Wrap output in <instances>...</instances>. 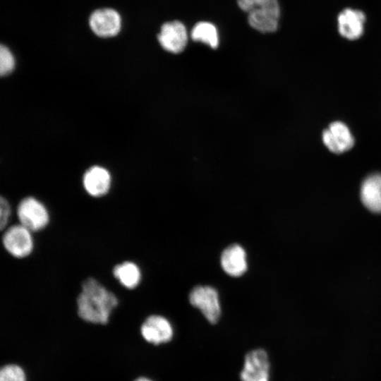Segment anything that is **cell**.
Listing matches in <instances>:
<instances>
[{
	"instance_id": "6da1fadb",
	"label": "cell",
	"mask_w": 381,
	"mask_h": 381,
	"mask_svg": "<svg viewBox=\"0 0 381 381\" xmlns=\"http://www.w3.org/2000/svg\"><path fill=\"white\" fill-rule=\"evenodd\" d=\"M117 305L115 294L95 278H87L83 282L77 298V307L78 314L83 320L94 324H107Z\"/></svg>"
},
{
	"instance_id": "7a4b0ae2",
	"label": "cell",
	"mask_w": 381,
	"mask_h": 381,
	"mask_svg": "<svg viewBox=\"0 0 381 381\" xmlns=\"http://www.w3.org/2000/svg\"><path fill=\"white\" fill-rule=\"evenodd\" d=\"M237 4L248 13V23L255 30L266 33L277 29L280 16L278 0H237Z\"/></svg>"
},
{
	"instance_id": "3957f363",
	"label": "cell",
	"mask_w": 381,
	"mask_h": 381,
	"mask_svg": "<svg viewBox=\"0 0 381 381\" xmlns=\"http://www.w3.org/2000/svg\"><path fill=\"white\" fill-rule=\"evenodd\" d=\"M17 214L20 224L31 231L43 229L49 222L46 207L33 197H26L19 202Z\"/></svg>"
},
{
	"instance_id": "277c9868",
	"label": "cell",
	"mask_w": 381,
	"mask_h": 381,
	"mask_svg": "<svg viewBox=\"0 0 381 381\" xmlns=\"http://www.w3.org/2000/svg\"><path fill=\"white\" fill-rule=\"evenodd\" d=\"M189 302L198 308L211 324L218 322L221 315V306L217 291L208 286H198L192 289Z\"/></svg>"
},
{
	"instance_id": "5b68a950",
	"label": "cell",
	"mask_w": 381,
	"mask_h": 381,
	"mask_svg": "<svg viewBox=\"0 0 381 381\" xmlns=\"http://www.w3.org/2000/svg\"><path fill=\"white\" fill-rule=\"evenodd\" d=\"M239 377L241 381L270 380V362L265 349H253L245 355Z\"/></svg>"
},
{
	"instance_id": "8992f818",
	"label": "cell",
	"mask_w": 381,
	"mask_h": 381,
	"mask_svg": "<svg viewBox=\"0 0 381 381\" xmlns=\"http://www.w3.org/2000/svg\"><path fill=\"white\" fill-rule=\"evenodd\" d=\"M31 232L20 224L8 227L2 237L4 247L15 258L27 257L32 253L34 246Z\"/></svg>"
},
{
	"instance_id": "52a82bcc",
	"label": "cell",
	"mask_w": 381,
	"mask_h": 381,
	"mask_svg": "<svg viewBox=\"0 0 381 381\" xmlns=\"http://www.w3.org/2000/svg\"><path fill=\"white\" fill-rule=\"evenodd\" d=\"M140 332L144 339L154 345L170 342L174 336V329L166 318L152 315L141 325Z\"/></svg>"
},
{
	"instance_id": "ba28073f",
	"label": "cell",
	"mask_w": 381,
	"mask_h": 381,
	"mask_svg": "<svg viewBox=\"0 0 381 381\" xmlns=\"http://www.w3.org/2000/svg\"><path fill=\"white\" fill-rule=\"evenodd\" d=\"M89 25L96 35L101 37H109L119 32L121 18L119 13L113 8H99L91 13Z\"/></svg>"
},
{
	"instance_id": "9c48e42d",
	"label": "cell",
	"mask_w": 381,
	"mask_h": 381,
	"mask_svg": "<svg viewBox=\"0 0 381 381\" xmlns=\"http://www.w3.org/2000/svg\"><path fill=\"white\" fill-rule=\"evenodd\" d=\"M157 39L163 49L177 54L186 47L188 40L187 31L180 21L167 22L162 25Z\"/></svg>"
},
{
	"instance_id": "30bf717a",
	"label": "cell",
	"mask_w": 381,
	"mask_h": 381,
	"mask_svg": "<svg viewBox=\"0 0 381 381\" xmlns=\"http://www.w3.org/2000/svg\"><path fill=\"white\" fill-rule=\"evenodd\" d=\"M322 141L331 152L336 154L350 150L354 144V138L349 128L341 121L332 123L323 131Z\"/></svg>"
},
{
	"instance_id": "8fae6325",
	"label": "cell",
	"mask_w": 381,
	"mask_h": 381,
	"mask_svg": "<svg viewBox=\"0 0 381 381\" xmlns=\"http://www.w3.org/2000/svg\"><path fill=\"white\" fill-rule=\"evenodd\" d=\"M359 196L367 210L381 214V173L370 174L363 180Z\"/></svg>"
},
{
	"instance_id": "7c38bea8",
	"label": "cell",
	"mask_w": 381,
	"mask_h": 381,
	"mask_svg": "<svg viewBox=\"0 0 381 381\" xmlns=\"http://www.w3.org/2000/svg\"><path fill=\"white\" fill-rule=\"evenodd\" d=\"M111 183L109 172L99 166L89 168L83 178V184L85 191L95 198L106 195L110 189Z\"/></svg>"
},
{
	"instance_id": "4fadbf2b",
	"label": "cell",
	"mask_w": 381,
	"mask_h": 381,
	"mask_svg": "<svg viewBox=\"0 0 381 381\" xmlns=\"http://www.w3.org/2000/svg\"><path fill=\"white\" fill-rule=\"evenodd\" d=\"M365 14L352 8L344 9L338 16V29L340 35L351 40L359 38L363 32Z\"/></svg>"
},
{
	"instance_id": "5bb4252c",
	"label": "cell",
	"mask_w": 381,
	"mask_h": 381,
	"mask_svg": "<svg viewBox=\"0 0 381 381\" xmlns=\"http://www.w3.org/2000/svg\"><path fill=\"white\" fill-rule=\"evenodd\" d=\"M221 265L224 272L232 277H239L244 274L247 270L244 249L238 244L228 246L222 254Z\"/></svg>"
},
{
	"instance_id": "9a60e30c",
	"label": "cell",
	"mask_w": 381,
	"mask_h": 381,
	"mask_svg": "<svg viewBox=\"0 0 381 381\" xmlns=\"http://www.w3.org/2000/svg\"><path fill=\"white\" fill-rule=\"evenodd\" d=\"M114 277L124 287L135 288L141 279V272L138 265L130 261L116 265L113 269Z\"/></svg>"
},
{
	"instance_id": "2e32d148",
	"label": "cell",
	"mask_w": 381,
	"mask_h": 381,
	"mask_svg": "<svg viewBox=\"0 0 381 381\" xmlns=\"http://www.w3.org/2000/svg\"><path fill=\"white\" fill-rule=\"evenodd\" d=\"M191 37L193 40L204 42L213 49L217 48L219 44L216 27L206 21L199 22L195 25L191 31Z\"/></svg>"
},
{
	"instance_id": "e0dca14e",
	"label": "cell",
	"mask_w": 381,
	"mask_h": 381,
	"mask_svg": "<svg viewBox=\"0 0 381 381\" xmlns=\"http://www.w3.org/2000/svg\"><path fill=\"white\" fill-rule=\"evenodd\" d=\"M0 381H26L23 370L16 365H7L0 372Z\"/></svg>"
},
{
	"instance_id": "ac0fdd59",
	"label": "cell",
	"mask_w": 381,
	"mask_h": 381,
	"mask_svg": "<svg viewBox=\"0 0 381 381\" xmlns=\"http://www.w3.org/2000/svg\"><path fill=\"white\" fill-rule=\"evenodd\" d=\"M15 59L8 47L4 45L0 47V73L5 75L10 73L14 68Z\"/></svg>"
},
{
	"instance_id": "d6986e66",
	"label": "cell",
	"mask_w": 381,
	"mask_h": 381,
	"mask_svg": "<svg viewBox=\"0 0 381 381\" xmlns=\"http://www.w3.org/2000/svg\"><path fill=\"white\" fill-rule=\"evenodd\" d=\"M0 211V227L3 230L6 226L11 215V206L8 200L3 197H1Z\"/></svg>"
},
{
	"instance_id": "ffe728a7",
	"label": "cell",
	"mask_w": 381,
	"mask_h": 381,
	"mask_svg": "<svg viewBox=\"0 0 381 381\" xmlns=\"http://www.w3.org/2000/svg\"><path fill=\"white\" fill-rule=\"evenodd\" d=\"M134 381H152V380L145 377H140L137 378Z\"/></svg>"
}]
</instances>
